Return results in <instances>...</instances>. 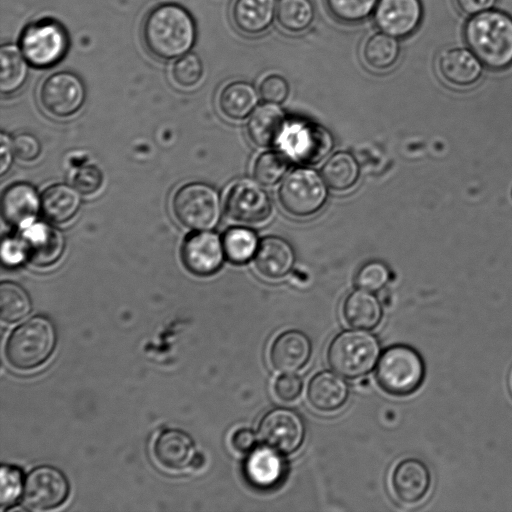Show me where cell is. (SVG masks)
Instances as JSON below:
<instances>
[{"instance_id":"6da1fadb","label":"cell","mask_w":512,"mask_h":512,"mask_svg":"<svg viewBox=\"0 0 512 512\" xmlns=\"http://www.w3.org/2000/svg\"><path fill=\"white\" fill-rule=\"evenodd\" d=\"M197 38L192 14L182 5L166 2L151 8L141 25V39L146 51L161 61L187 54Z\"/></svg>"},{"instance_id":"7a4b0ae2","label":"cell","mask_w":512,"mask_h":512,"mask_svg":"<svg viewBox=\"0 0 512 512\" xmlns=\"http://www.w3.org/2000/svg\"><path fill=\"white\" fill-rule=\"evenodd\" d=\"M463 36L486 68L500 71L512 65V17L505 12L490 9L470 16Z\"/></svg>"},{"instance_id":"3957f363","label":"cell","mask_w":512,"mask_h":512,"mask_svg":"<svg viewBox=\"0 0 512 512\" xmlns=\"http://www.w3.org/2000/svg\"><path fill=\"white\" fill-rule=\"evenodd\" d=\"M57 343V330L52 320L36 315L17 326L9 335L5 355L18 370H31L44 364Z\"/></svg>"},{"instance_id":"277c9868","label":"cell","mask_w":512,"mask_h":512,"mask_svg":"<svg viewBox=\"0 0 512 512\" xmlns=\"http://www.w3.org/2000/svg\"><path fill=\"white\" fill-rule=\"evenodd\" d=\"M378 338L363 329L337 334L327 350L328 364L337 374L356 379L368 374L380 358Z\"/></svg>"},{"instance_id":"5b68a950","label":"cell","mask_w":512,"mask_h":512,"mask_svg":"<svg viewBox=\"0 0 512 512\" xmlns=\"http://www.w3.org/2000/svg\"><path fill=\"white\" fill-rule=\"evenodd\" d=\"M425 377V363L411 346H390L380 355L376 367L378 385L388 394L407 396L414 393Z\"/></svg>"},{"instance_id":"8992f818","label":"cell","mask_w":512,"mask_h":512,"mask_svg":"<svg viewBox=\"0 0 512 512\" xmlns=\"http://www.w3.org/2000/svg\"><path fill=\"white\" fill-rule=\"evenodd\" d=\"M70 46L66 28L53 18H42L27 24L19 37V48L30 65L38 69L52 68L66 56Z\"/></svg>"},{"instance_id":"52a82bcc","label":"cell","mask_w":512,"mask_h":512,"mask_svg":"<svg viewBox=\"0 0 512 512\" xmlns=\"http://www.w3.org/2000/svg\"><path fill=\"white\" fill-rule=\"evenodd\" d=\"M176 219L185 227L196 230L213 229L221 217V200L217 190L202 182L180 187L172 200Z\"/></svg>"},{"instance_id":"ba28073f","label":"cell","mask_w":512,"mask_h":512,"mask_svg":"<svg viewBox=\"0 0 512 512\" xmlns=\"http://www.w3.org/2000/svg\"><path fill=\"white\" fill-rule=\"evenodd\" d=\"M323 179L310 168L291 171L278 190L282 208L295 217H309L320 211L328 198L327 183Z\"/></svg>"},{"instance_id":"9c48e42d","label":"cell","mask_w":512,"mask_h":512,"mask_svg":"<svg viewBox=\"0 0 512 512\" xmlns=\"http://www.w3.org/2000/svg\"><path fill=\"white\" fill-rule=\"evenodd\" d=\"M281 141L289 159L302 165L317 164L334 145L333 137L325 127L309 121H296L287 126Z\"/></svg>"},{"instance_id":"30bf717a","label":"cell","mask_w":512,"mask_h":512,"mask_svg":"<svg viewBox=\"0 0 512 512\" xmlns=\"http://www.w3.org/2000/svg\"><path fill=\"white\" fill-rule=\"evenodd\" d=\"M86 99V89L82 79L67 70L57 71L47 76L39 88L42 107L59 118L69 117L78 112Z\"/></svg>"},{"instance_id":"8fae6325","label":"cell","mask_w":512,"mask_h":512,"mask_svg":"<svg viewBox=\"0 0 512 512\" xmlns=\"http://www.w3.org/2000/svg\"><path fill=\"white\" fill-rule=\"evenodd\" d=\"M69 490V482L61 470L51 465L37 466L25 478L24 505L32 511L51 510L66 501Z\"/></svg>"},{"instance_id":"7c38bea8","label":"cell","mask_w":512,"mask_h":512,"mask_svg":"<svg viewBox=\"0 0 512 512\" xmlns=\"http://www.w3.org/2000/svg\"><path fill=\"white\" fill-rule=\"evenodd\" d=\"M260 439L282 454L298 450L305 438V424L299 413L277 407L268 411L258 425Z\"/></svg>"},{"instance_id":"4fadbf2b","label":"cell","mask_w":512,"mask_h":512,"mask_svg":"<svg viewBox=\"0 0 512 512\" xmlns=\"http://www.w3.org/2000/svg\"><path fill=\"white\" fill-rule=\"evenodd\" d=\"M225 210L236 222L260 224L270 217L272 203L268 193L258 183L242 179L230 187L225 199Z\"/></svg>"},{"instance_id":"5bb4252c","label":"cell","mask_w":512,"mask_h":512,"mask_svg":"<svg viewBox=\"0 0 512 512\" xmlns=\"http://www.w3.org/2000/svg\"><path fill=\"white\" fill-rule=\"evenodd\" d=\"M225 253L219 236L208 230L189 234L181 247L186 269L197 276H210L222 266Z\"/></svg>"},{"instance_id":"9a60e30c","label":"cell","mask_w":512,"mask_h":512,"mask_svg":"<svg viewBox=\"0 0 512 512\" xmlns=\"http://www.w3.org/2000/svg\"><path fill=\"white\" fill-rule=\"evenodd\" d=\"M373 15L381 32L405 38L418 29L423 6L421 0H378Z\"/></svg>"},{"instance_id":"2e32d148","label":"cell","mask_w":512,"mask_h":512,"mask_svg":"<svg viewBox=\"0 0 512 512\" xmlns=\"http://www.w3.org/2000/svg\"><path fill=\"white\" fill-rule=\"evenodd\" d=\"M27 258L38 267L56 263L64 253L65 238L62 232L44 222H32L20 234Z\"/></svg>"},{"instance_id":"e0dca14e","label":"cell","mask_w":512,"mask_h":512,"mask_svg":"<svg viewBox=\"0 0 512 512\" xmlns=\"http://www.w3.org/2000/svg\"><path fill=\"white\" fill-rule=\"evenodd\" d=\"M243 474L254 488L271 490L284 481L287 463L280 452L266 445L249 452L244 461Z\"/></svg>"},{"instance_id":"ac0fdd59","label":"cell","mask_w":512,"mask_h":512,"mask_svg":"<svg viewBox=\"0 0 512 512\" xmlns=\"http://www.w3.org/2000/svg\"><path fill=\"white\" fill-rule=\"evenodd\" d=\"M437 71L447 85L463 89L480 80L483 64L470 49L450 48L439 54Z\"/></svg>"},{"instance_id":"d6986e66","label":"cell","mask_w":512,"mask_h":512,"mask_svg":"<svg viewBox=\"0 0 512 512\" xmlns=\"http://www.w3.org/2000/svg\"><path fill=\"white\" fill-rule=\"evenodd\" d=\"M391 482L395 496L402 503L411 505L427 495L431 486V474L424 462L407 458L394 468Z\"/></svg>"},{"instance_id":"ffe728a7","label":"cell","mask_w":512,"mask_h":512,"mask_svg":"<svg viewBox=\"0 0 512 512\" xmlns=\"http://www.w3.org/2000/svg\"><path fill=\"white\" fill-rule=\"evenodd\" d=\"M41 208L37 190L25 182H17L6 188L2 195L3 218L15 227L24 228L35 221Z\"/></svg>"},{"instance_id":"44dd1931","label":"cell","mask_w":512,"mask_h":512,"mask_svg":"<svg viewBox=\"0 0 512 512\" xmlns=\"http://www.w3.org/2000/svg\"><path fill=\"white\" fill-rule=\"evenodd\" d=\"M312 344L309 337L299 330L280 334L270 348L272 366L283 373H293L303 368L310 359Z\"/></svg>"},{"instance_id":"7402d4cb","label":"cell","mask_w":512,"mask_h":512,"mask_svg":"<svg viewBox=\"0 0 512 512\" xmlns=\"http://www.w3.org/2000/svg\"><path fill=\"white\" fill-rule=\"evenodd\" d=\"M277 0H234L230 10L233 26L241 34L256 37L276 19Z\"/></svg>"},{"instance_id":"603a6c76","label":"cell","mask_w":512,"mask_h":512,"mask_svg":"<svg viewBox=\"0 0 512 512\" xmlns=\"http://www.w3.org/2000/svg\"><path fill=\"white\" fill-rule=\"evenodd\" d=\"M295 252L291 244L277 236H266L258 245L254 255L257 272L267 279H280L294 266Z\"/></svg>"},{"instance_id":"cb8c5ba5","label":"cell","mask_w":512,"mask_h":512,"mask_svg":"<svg viewBox=\"0 0 512 512\" xmlns=\"http://www.w3.org/2000/svg\"><path fill=\"white\" fill-rule=\"evenodd\" d=\"M156 460L170 470H184L192 467L197 455L194 441L189 434L180 429H165L154 443Z\"/></svg>"},{"instance_id":"d4e9b609","label":"cell","mask_w":512,"mask_h":512,"mask_svg":"<svg viewBox=\"0 0 512 512\" xmlns=\"http://www.w3.org/2000/svg\"><path fill=\"white\" fill-rule=\"evenodd\" d=\"M347 383L330 371L317 373L309 382L307 399L312 407L321 412H333L341 408L348 398Z\"/></svg>"},{"instance_id":"484cf974","label":"cell","mask_w":512,"mask_h":512,"mask_svg":"<svg viewBox=\"0 0 512 512\" xmlns=\"http://www.w3.org/2000/svg\"><path fill=\"white\" fill-rule=\"evenodd\" d=\"M285 128L284 112L272 103L256 108L247 122L249 139L260 147L272 146L280 141Z\"/></svg>"},{"instance_id":"4316f807","label":"cell","mask_w":512,"mask_h":512,"mask_svg":"<svg viewBox=\"0 0 512 512\" xmlns=\"http://www.w3.org/2000/svg\"><path fill=\"white\" fill-rule=\"evenodd\" d=\"M342 311L350 327L363 330L378 326L383 315L379 299L363 289L354 290L346 296Z\"/></svg>"},{"instance_id":"83f0119b","label":"cell","mask_w":512,"mask_h":512,"mask_svg":"<svg viewBox=\"0 0 512 512\" xmlns=\"http://www.w3.org/2000/svg\"><path fill=\"white\" fill-rule=\"evenodd\" d=\"M80 194L74 186L64 183L53 184L41 195V211L51 222H67L80 208Z\"/></svg>"},{"instance_id":"f1b7e54d","label":"cell","mask_w":512,"mask_h":512,"mask_svg":"<svg viewBox=\"0 0 512 512\" xmlns=\"http://www.w3.org/2000/svg\"><path fill=\"white\" fill-rule=\"evenodd\" d=\"M0 91L11 95L23 88L29 76V63L19 46L5 43L0 49Z\"/></svg>"},{"instance_id":"f546056e","label":"cell","mask_w":512,"mask_h":512,"mask_svg":"<svg viewBox=\"0 0 512 512\" xmlns=\"http://www.w3.org/2000/svg\"><path fill=\"white\" fill-rule=\"evenodd\" d=\"M257 102L258 94L254 86L242 80L226 84L218 97L221 112L233 120L247 117L254 110Z\"/></svg>"},{"instance_id":"4dcf8cb0","label":"cell","mask_w":512,"mask_h":512,"mask_svg":"<svg viewBox=\"0 0 512 512\" xmlns=\"http://www.w3.org/2000/svg\"><path fill=\"white\" fill-rule=\"evenodd\" d=\"M398 38L379 32L366 39L362 47L364 63L374 71H387L397 63L401 47Z\"/></svg>"},{"instance_id":"1f68e13d","label":"cell","mask_w":512,"mask_h":512,"mask_svg":"<svg viewBox=\"0 0 512 512\" xmlns=\"http://www.w3.org/2000/svg\"><path fill=\"white\" fill-rule=\"evenodd\" d=\"M360 176V167L355 157L344 151L332 155L322 167V177L336 191L352 188Z\"/></svg>"},{"instance_id":"d6a6232c","label":"cell","mask_w":512,"mask_h":512,"mask_svg":"<svg viewBox=\"0 0 512 512\" xmlns=\"http://www.w3.org/2000/svg\"><path fill=\"white\" fill-rule=\"evenodd\" d=\"M315 18L311 0H278L276 20L287 33L300 34L309 29Z\"/></svg>"},{"instance_id":"836d02e7","label":"cell","mask_w":512,"mask_h":512,"mask_svg":"<svg viewBox=\"0 0 512 512\" xmlns=\"http://www.w3.org/2000/svg\"><path fill=\"white\" fill-rule=\"evenodd\" d=\"M32 309L27 291L12 281L0 284V316L3 322L14 323L26 317Z\"/></svg>"},{"instance_id":"e575fe53","label":"cell","mask_w":512,"mask_h":512,"mask_svg":"<svg viewBox=\"0 0 512 512\" xmlns=\"http://www.w3.org/2000/svg\"><path fill=\"white\" fill-rule=\"evenodd\" d=\"M225 257L233 264H245L254 257L258 239L254 231L245 227H231L222 239Z\"/></svg>"},{"instance_id":"d590c367","label":"cell","mask_w":512,"mask_h":512,"mask_svg":"<svg viewBox=\"0 0 512 512\" xmlns=\"http://www.w3.org/2000/svg\"><path fill=\"white\" fill-rule=\"evenodd\" d=\"M329 14L345 25H355L374 13L378 0H324Z\"/></svg>"},{"instance_id":"8d00e7d4","label":"cell","mask_w":512,"mask_h":512,"mask_svg":"<svg viewBox=\"0 0 512 512\" xmlns=\"http://www.w3.org/2000/svg\"><path fill=\"white\" fill-rule=\"evenodd\" d=\"M289 162V157L283 152H263L256 158L254 162V178L262 185H274L284 176L288 170Z\"/></svg>"},{"instance_id":"74e56055","label":"cell","mask_w":512,"mask_h":512,"mask_svg":"<svg viewBox=\"0 0 512 512\" xmlns=\"http://www.w3.org/2000/svg\"><path fill=\"white\" fill-rule=\"evenodd\" d=\"M1 490L0 505L1 510H8L14 507L20 496L23 495L24 482L22 470L14 465L2 464L0 470Z\"/></svg>"},{"instance_id":"f35d334b","label":"cell","mask_w":512,"mask_h":512,"mask_svg":"<svg viewBox=\"0 0 512 512\" xmlns=\"http://www.w3.org/2000/svg\"><path fill=\"white\" fill-rule=\"evenodd\" d=\"M204 73L201 58L196 53L179 57L172 65L171 76L175 84L182 88H192L202 79Z\"/></svg>"},{"instance_id":"ab89813d","label":"cell","mask_w":512,"mask_h":512,"mask_svg":"<svg viewBox=\"0 0 512 512\" xmlns=\"http://www.w3.org/2000/svg\"><path fill=\"white\" fill-rule=\"evenodd\" d=\"M390 280V270L381 261L373 260L360 267L355 275V285L359 289L375 292L382 289Z\"/></svg>"},{"instance_id":"60d3db41","label":"cell","mask_w":512,"mask_h":512,"mask_svg":"<svg viewBox=\"0 0 512 512\" xmlns=\"http://www.w3.org/2000/svg\"><path fill=\"white\" fill-rule=\"evenodd\" d=\"M289 83L278 74L265 76L259 85V94L266 103L281 104L289 95Z\"/></svg>"},{"instance_id":"b9f144b4","label":"cell","mask_w":512,"mask_h":512,"mask_svg":"<svg viewBox=\"0 0 512 512\" xmlns=\"http://www.w3.org/2000/svg\"><path fill=\"white\" fill-rule=\"evenodd\" d=\"M103 184V174L95 165H81L72 177V185L84 195L97 192Z\"/></svg>"},{"instance_id":"7bdbcfd3","label":"cell","mask_w":512,"mask_h":512,"mask_svg":"<svg viewBox=\"0 0 512 512\" xmlns=\"http://www.w3.org/2000/svg\"><path fill=\"white\" fill-rule=\"evenodd\" d=\"M1 259L6 267H17L28 260L24 243L20 237H6L1 244Z\"/></svg>"},{"instance_id":"ee69618b","label":"cell","mask_w":512,"mask_h":512,"mask_svg":"<svg viewBox=\"0 0 512 512\" xmlns=\"http://www.w3.org/2000/svg\"><path fill=\"white\" fill-rule=\"evenodd\" d=\"M12 143L15 156L22 161L35 160L41 153L40 141L33 134L20 133Z\"/></svg>"},{"instance_id":"f6af8a7d","label":"cell","mask_w":512,"mask_h":512,"mask_svg":"<svg viewBox=\"0 0 512 512\" xmlns=\"http://www.w3.org/2000/svg\"><path fill=\"white\" fill-rule=\"evenodd\" d=\"M303 383L299 376L286 373L277 378L274 384L276 396L283 401H293L302 392Z\"/></svg>"},{"instance_id":"bcb514c9","label":"cell","mask_w":512,"mask_h":512,"mask_svg":"<svg viewBox=\"0 0 512 512\" xmlns=\"http://www.w3.org/2000/svg\"><path fill=\"white\" fill-rule=\"evenodd\" d=\"M256 442L257 438L255 433L248 428L236 430L231 438L233 448L242 453L252 451Z\"/></svg>"},{"instance_id":"7dc6e473","label":"cell","mask_w":512,"mask_h":512,"mask_svg":"<svg viewBox=\"0 0 512 512\" xmlns=\"http://www.w3.org/2000/svg\"><path fill=\"white\" fill-rule=\"evenodd\" d=\"M457 8L465 15L472 16L490 10L497 0H454Z\"/></svg>"},{"instance_id":"c3c4849f","label":"cell","mask_w":512,"mask_h":512,"mask_svg":"<svg viewBox=\"0 0 512 512\" xmlns=\"http://www.w3.org/2000/svg\"><path fill=\"white\" fill-rule=\"evenodd\" d=\"M14 150L12 139L4 132L0 135V175L4 176L11 167Z\"/></svg>"},{"instance_id":"681fc988","label":"cell","mask_w":512,"mask_h":512,"mask_svg":"<svg viewBox=\"0 0 512 512\" xmlns=\"http://www.w3.org/2000/svg\"><path fill=\"white\" fill-rule=\"evenodd\" d=\"M369 384H370V381H369V379H368V378H362V379L360 380V382H359V385H360L361 387H367V386H369Z\"/></svg>"}]
</instances>
